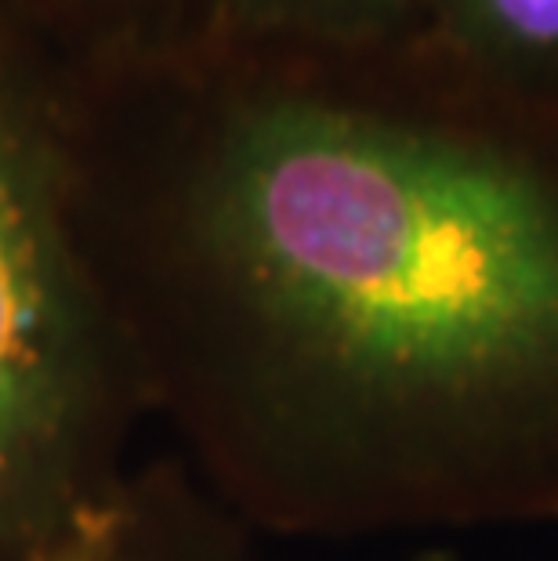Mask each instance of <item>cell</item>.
I'll use <instances>...</instances> for the list:
<instances>
[{
  "label": "cell",
  "instance_id": "1",
  "mask_svg": "<svg viewBox=\"0 0 558 561\" xmlns=\"http://www.w3.org/2000/svg\"><path fill=\"white\" fill-rule=\"evenodd\" d=\"M84 243L149 421L254 536L558 522L555 102L247 83Z\"/></svg>",
  "mask_w": 558,
  "mask_h": 561
},
{
  "label": "cell",
  "instance_id": "2",
  "mask_svg": "<svg viewBox=\"0 0 558 561\" xmlns=\"http://www.w3.org/2000/svg\"><path fill=\"white\" fill-rule=\"evenodd\" d=\"M149 424L77 218L66 113L0 51V561L88 525Z\"/></svg>",
  "mask_w": 558,
  "mask_h": 561
},
{
  "label": "cell",
  "instance_id": "3",
  "mask_svg": "<svg viewBox=\"0 0 558 561\" xmlns=\"http://www.w3.org/2000/svg\"><path fill=\"white\" fill-rule=\"evenodd\" d=\"M30 561H258V547L251 529L160 453L135 463L110 507Z\"/></svg>",
  "mask_w": 558,
  "mask_h": 561
},
{
  "label": "cell",
  "instance_id": "4",
  "mask_svg": "<svg viewBox=\"0 0 558 561\" xmlns=\"http://www.w3.org/2000/svg\"><path fill=\"white\" fill-rule=\"evenodd\" d=\"M465 77L558 105V0H424Z\"/></svg>",
  "mask_w": 558,
  "mask_h": 561
},
{
  "label": "cell",
  "instance_id": "5",
  "mask_svg": "<svg viewBox=\"0 0 558 561\" xmlns=\"http://www.w3.org/2000/svg\"><path fill=\"white\" fill-rule=\"evenodd\" d=\"M229 22L258 37L363 47L402 26L424 0H225Z\"/></svg>",
  "mask_w": 558,
  "mask_h": 561
},
{
  "label": "cell",
  "instance_id": "6",
  "mask_svg": "<svg viewBox=\"0 0 558 561\" xmlns=\"http://www.w3.org/2000/svg\"><path fill=\"white\" fill-rule=\"evenodd\" d=\"M413 561H457V558H454V551H446V547H432V551L418 554Z\"/></svg>",
  "mask_w": 558,
  "mask_h": 561
}]
</instances>
